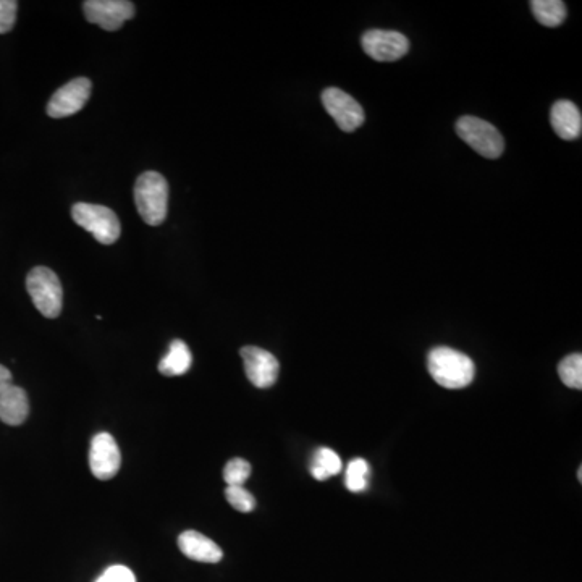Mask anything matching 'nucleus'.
<instances>
[{
  "label": "nucleus",
  "instance_id": "f257e3e1",
  "mask_svg": "<svg viewBox=\"0 0 582 582\" xmlns=\"http://www.w3.org/2000/svg\"><path fill=\"white\" fill-rule=\"evenodd\" d=\"M427 367L432 379L440 387L458 390L473 384L476 376V366L473 359L461 351L453 350L448 346H437L429 353Z\"/></svg>",
  "mask_w": 582,
  "mask_h": 582
},
{
  "label": "nucleus",
  "instance_id": "f03ea898",
  "mask_svg": "<svg viewBox=\"0 0 582 582\" xmlns=\"http://www.w3.org/2000/svg\"><path fill=\"white\" fill-rule=\"evenodd\" d=\"M135 203L144 222L157 227L169 211V183L161 173H141L135 185Z\"/></svg>",
  "mask_w": 582,
  "mask_h": 582
},
{
  "label": "nucleus",
  "instance_id": "7ed1b4c3",
  "mask_svg": "<svg viewBox=\"0 0 582 582\" xmlns=\"http://www.w3.org/2000/svg\"><path fill=\"white\" fill-rule=\"evenodd\" d=\"M26 288L39 313L47 319H55L62 313L64 288L54 270L39 266L26 277Z\"/></svg>",
  "mask_w": 582,
  "mask_h": 582
},
{
  "label": "nucleus",
  "instance_id": "20e7f679",
  "mask_svg": "<svg viewBox=\"0 0 582 582\" xmlns=\"http://www.w3.org/2000/svg\"><path fill=\"white\" fill-rule=\"evenodd\" d=\"M72 217L102 245H114L122 233L119 217L106 206L78 203L73 206Z\"/></svg>",
  "mask_w": 582,
  "mask_h": 582
},
{
  "label": "nucleus",
  "instance_id": "39448f33",
  "mask_svg": "<svg viewBox=\"0 0 582 582\" xmlns=\"http://www.w3.org/2000/svg\"><path fill=\"white\" fill-rule=\"evenodd\" d=\"M456 133L464 143L471 146L485 159H498L505 149V141L492 123L477 119L473 115L461 117L456 122Z\"/></svg>",
  "mask_w": 582,
  "mask_h": 582
},
{
  "label": "nucleus",
  "instance_id": "423d86ee",
  "mask_svg": "<svg viewBox=\"0 0 582 582\" xmlns=\"http://www.w3.org/2000/svg\"><path fill=\"white\" fill-rule=\"evenodd\" d=\"M322 104L327 114L337 122L338 128L345 133H353L363 127L364 109L355 97L345 93L342 89L327 88L322 93Z\"/></svg>",
  "mask_w": 582,
  "mask_h": 582
},
{
  "label": "nucleus",
  "instance_id": "0eeeda50",
  "mask_svg": "<svg viewBox=\"0 0 582 582\" xmlns=\"http://www.w3.org/2000/svg\"><path fill=\"white\" fill-rule=\"evenodd\" d=\"M83 12L89 23L102 30L117 31L135 17V5L128 0H86Z\"/></svg>",
  "mask_w": 582,
  "mask_h": 582
},
{
  "label": "nucleus",
  "instance_id": "6e6552de",
  "mask_svg": "<svg viewBox=\"0 0 582 582\" xmlns=\"http://www.w3.org/2000/svg\"><path fill=\"white\" fill-rule=\"evenodd\" d=\"M364 52L376 62H395L410 51V41L398 31L371 30L361 38Z\"/></svg>",
  "mask_w": 582,
  "mask_h": 582
},
{
  "label": "nucleus",
  "instance_id": "1a4fd4ad",
  "mask_svg": "<svg viewBox=\"0 0 582 582\" xmlns=\"http://www.w3.org/2000/svg\"><path fill=\"white\" fill-rule=\"evenodd\" d=\"M93 91V85L88 78H75L68 81L59 91H55L51 101L47 104V115L52 119H65L75 115L86 106L89 96Z\"/></svg>",
  "mask_w": 582,
  "mask_h": 582
},
{
  "label": "nucleus",
  "instance_id": "9d476101",
  "mask_svg": "<svg viewBox=\"0 0 582 582\" xmlns=\"http://www.w3.org/2000/svg\"><path fill=\"white\" fill-rule=\"evenodd\" d=\"M122 466V453L112 435L107 432L94 435L89 448V468L94 477L101 481H109L119 473Z\"/></svg>",
  "mask_w": 582,
  "mask_h": 582
},
{
  "label": "nucleus",
  "instance_id": "9b49d317",
  "mask_svg": "<svg viewBox=\"0 0 582 582\" xmlns=\"http://www.w3.org/2000/svg\"><path fill=\"white\" fill-rule=\"evenodd\" d=\"M246 377L258 388H269L279 379L280 364L272 353L258 346H245L240 351Z\"/></svg>",
  "mask_w": 582,
  "mask_h": 582
},
{
  "label": "nucleus",
  "instance_id": "f8f14e48",
  "mask_svg": "<svg viewBox=\"0 0 582 582\" xmlns=\"http://www.w3.org/2000/svg\"><path fill=\"white\" fill-rule=\"evenodd\" d=\"M178 547L185 557L201 563H219L224 558V552L219 545L198 531H185L180 534Z\"/></svg>",
  "mask_w": 582,
  "mask_h": 582
},
{
  "label": "nucleus",
  "instance_id": "ddd939ff",
  "mask_svg": "<svg viewBox=\"0 0 582 582\" xmlns=\"http://www.w3.org/2000/svg\"><path fill=\"white\" fill-rule=\"evenodd\" d=\"M550 123L561 140H578L582 133V117L576 104L566 99L555 102L550 110Z\"/></svg>",
  "mask_w": 582,
  "mask_h": 582
},
{
  "label": "nucleus",
  "instance_id": "4468645a",
  "mask_svg": "<svg viewBox=\"0 0 582 582\" xmlns=\"http://www.w3.org/2000/svg\"><path fill=\"white\" fill-rule=\"evenodd\" d=\"M30 414V401L23 388L12 385L0 393V421L7 426H22Z\"/></svg>",
  "mask_w": 582,
  "mask_h": 582
},
{
  "label": "nucleus",
  "instance_id": "2eb2a0df",
  "mask_svg": "<svg viewBox=\"0 0 582 582\" xmlns=\"http://www.w3.org/2000/svg\"><path fill=\"white\" fill-rule=\"evenodd\" d=\"M191 363H193V356L188 345L182 340H173L167 355L159 363V372L167 377L183 376L190 371Z\"/></svg>",
  "mask_w": 582,
  "mask_h": 582
},
{
  "label": "nucleus",
  "instance_id": "dca6fc26",
  "mask_svg": "<svg viewBox=\"0 0 582 582\" xmlns=\"http://www.w3.org/2000/svg\"><path fill=\"white\" fill-rule=\"evenodd\" d=\"M342 460L332 448H317L311 463V474L317 481H325L330 476L342 473Z\"/></svg>",
  "mask_w": 582,
  "mask_h": 582
},
{
  "label": "nucleus",
  "instance_id": "f3484780",
  "mask_svg": "<svg viewBox=\"0 0 582 582\" xmlns=\"http://www.w3.org/2000/svg\"><path fill=\"white\" fill-rule=\"evenodd\" d=\"M532 13L540 25L557 28L565 22L566 5L561 0H532Z\"/></svg>",
  "mask_w": 582,
  "mask_h": 582
},
{
  "label": "nucleus",
  "instance_id": "a211bd4d",
  "mask_svg": "<svg viewBox=\"0 0 582 582\" xmlns=\"http://www.w3.org/2000/svg\"><path fill=\"white\" fill-rule=\"evenodd\" d=\"M369 474H371V466L367 464L363 458H356L350 461L348 468H346L345 484L346 489L350 492H364L369 484Z\"/></svg>",
  "mask_w": 582,
  "mask_h": 582
},
{
  "label": "nucleus",
  "instance_id": "6ab92c4d",
  "mask_svg": "<svg viewBox=\"0 0 582 582\" xmlns=\"http://www.w3.org/2000/svg\"><path fill=\"white\" fill-rule=\"evenodd\" d=\"M558 376H560L561 382H563V384H565L566 387L581 390L582 388L581 353H573V355L566 356V358L561 359L560 364H558Z\"/></svg>",
  "mask_w": 582,
  "mask_h": 582
},
{
  "label": "nucleus",
  "instance_id": "aec40b11",
  "mask_svg": "<svg viewBox=\"0 0 582 582\" xmlns=\"http://www.w3.org/2000/svg\"><path fill=\"white\" fill-rule=\"evenodd\" d=\"M251 476V464L241 458L228 461L224 469V479L228 487H243Z\"/></svg>",
  "mask_w": 582,
  "mask_h": 582
},
{
  "label": "nucleus",
  "instance_id": "412c9836",
  "mask_svg": "<svg viewBox=\"0 0 582 582\" xmlns=\"http://www.w3.org/2000/svg\"><path fill=\"white\" fill-rule=\"evenodd\" d=\"M225 497L228 503L240 513H251L256 508V498L245 487H227Z\"/></svg>",
  "mask_w": 582,
  "mask_h": 582
},
{
  "label": "nucleus",
  "instance_id": "4be33fe9",
  "mask_svg": "<svg viewBox=\"0 0 582 582\" xmlns=\"http://www.w3.org/2000/svg\"><path fill=\"white\" fill-rule=\"evenodd\" d=\"M18 2L0 0V34L9 33L17 22Z\"/></svg>",
  "mask_w": 582,
  "mask_h": 582
},
{
  "label": "nucleus",
  "instance_id": "5701e85b",
  "mask_svg": "<svg viewBox=\"0 0 582 582\" xmlns=\"http://www.w3.org/2000/svg\"><path fill=\"white\" fill-rule=\"evenodd\" d=\"M96 582H136V578L133 571L128 570L127 566L115 565L107 568Z\"/></svg>",
  "mask_w": 582,
  "mask_h": 582
},
{
  "label": "nucleus",
  "instance_id": "b1692460",
  "mask_svg": "<svg viewBox=\"0 0 582 582\" xmlns=\"http://www.w3.org/2000/svg\"><path fill=\"white\" fill-rule=\"evenodd\" d=\"M12 374H10L9 369L4 366H0V393L5 392L7 388L12 387Z\"/></svg>",
  "mask_w": 582,
  "mask_h": 582
},
{
  "label": "nucleus",
  "instance_id": "393cba45",
  "mask_svg": "<svg viewBox=\"0 0 582 582\" xmlns=\"http://www.w3.org/2000/svg\"><path fill=\"white\" fill-rule=\"evenodd\" d=\"M578 479H579V481H582V469L581 468H579V471H578Z\"/></svg>",
  "mask_w": 582,
  "mask_h": 582
}]
</instances>
